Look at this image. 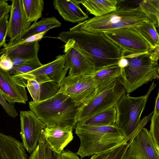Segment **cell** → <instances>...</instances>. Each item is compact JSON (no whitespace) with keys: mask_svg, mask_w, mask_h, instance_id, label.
Returning a JSON list of instances; mask_svg holds the SVG:
<instances>
[{"mask_svg":"<svg viewBox=\"0 0 159 159\" xmlns=\"http://www.w3.org/2000/svg\"><path fill=\"white\" fill-rule=\"evenodd\" d=\"M57 38L79 52L93 66L95 72L118 65L121 57V49L103 33L87 32L74 27L61 32Z\"/></svg>","mask_w":159,"mask_h":159,"instance_id":"obj_1","label":"cell"},{"mask_svg":"<svg viewBox=\"0 0 159 159\" xmlns=\"http://www.w3.org/2000/svg\"><path fill=\"white\" fill-rule=\"evenodd\" d=\"M29 108L48 127L70 126L75 129L79 112L83 107L61 93L42 101L29 102Z\"/></svg>","mask_w":159,"mask_h":159,"instance_id":"obj_2","label":"cell"},{"mask_svg":"<svg viewBox=\"0 0 159 159\" xmlns=\"http://www.w3.org/2000/svg\"><path fill=\"white\" fill-rule=\"evenodd\" d=\"M75 133L80 142L76 154L81 159L126 143L131 139L124 136L115 125L96 126L78 123Z\"/></svg>","mask_w":159,"mask_h":159,"instance_id":"obj_3","label":"cell"},{"mask_svg":"<svg viewBox=\"0 0 159 159\" xmlns=\"http://www.w3.org/2000/svg\"><path fill=\"white\" fill-rule=\"evenodd\" d=\"M159 48L139 54H130L122 51L121 57H125L128 64L121 68V74L117 80L127 93L153 79H158Z\"/></svg>","mask_w":159,"mask_h":159,"instance_id":"obj_4","label":"cell"},{"mask_svg":"<svg viewBox=\"0 0 159 159\" xmlns=\"http://www.w3.org/2000/svg\"><path fill=\"white\" fill-rule=\"evenodd\" d=\"M156 85L153 81L147 93L140 97H131L125 93L116 104L115 125L125 137L130 139L134 137L151 120L153 111L141 120L140 117L148 97Z\"/></svg>","mask_w":159,"mask_h":159,"instance_id":"obj_5","label":"cell"},{"mask_svg":"<svg viewBox=\"0 0 159 159\" xmlns=\"http://www.w3.org/2000/svg\"><path fill=\"white\" fill-rule=\"evenodd\" d=\"M148 18L140 7H123L104 16L94 17L75 26L86 32L103 33L121 28L134 27Z\"/></svg>","mask_w":159,"mask_h":159,"instance_id":"obj_6","label":"cell"},{"mask_svg":"<svg viewBox=\"0 0 159 159\" xmlns=\"http://www.w3.org/2000/svg\"><path fill=\"white\" fill-rule=\"evenodd\" d=\"M124 87L117 79L114 83L103 91L97 94L79 111L77 122L84 120L108 108L115 107L125 93Z\"/></svg>","mask_w":159,"mask_h":159,"instance_id":"obj_7","label":"cell"},{"mask_svg":"<svg viewBox=\"0 0 159 159\" xmlns=\"http://www.w3.org/2000/svg\"><path fill=\"white\" fill-rule=\"evenodd\" d=\"M57 93H64L80 105L84 106L97 94L92 75H80L65 77Z\"/></svg>","mask_w":159,"mask_h":159,"instance_id":"obj_8","label":"cell"},{"mask_svg":"<svg viewBox=\"0 0 159 159\" xmlns=\"http://www.w3.org/2000/svg\"><path fill=\"white\" fill-rule=\"evenodd\" d=\"M65 59L64 54L59 55L53 61L12 80L19 86L25 88L29 80H34L39 83L53 81L59 85L67 72L64 70Z\"/></svg>","mask_w":159,"mask_h":159,"instance_id":"obj_9","label":"cell"},{"mask_svg":"<svg viewBox=\"0 0 159 159\" xmlns=\"http://www.w3.org/2000/svg\"><path fill=\"white\" fill-rule=\"evenodd\" d=\"M103 33L122 51L130 54L143 53L151 49L148 43L132 27L108 31Z\"/></svg>","mask_w":159,"mask_h":159,"instance_id":"obj_10","label":"cell"},{"mask_svg":"<svg viewBox=\"0 0 159 159\" xmlns=\"http://www.w3.org/2000/svg\"><path fill=\"white\" fill-rule=\"evenodd\" d=\"M20 116L22 143L25 150L30 153L37 147L46 126L31 110L20 111Z\"/></svg>","mask_w":159,"mask_h":159,"instance_id":"obj_11","label":"cell"},{"mask_svg":"<svg viewBox=\"0 0 159 159\" xmlns=\"http://www.w3.org/2000/svg\"><path fill=\"white\" fill-rule=\"evenodd\" d=\"M122 159H159V151L146 128H143L130 139Z\"/></svg>","mask_w":159,"mask_h":159,"instance_id":"obj_12","label":"cell"},{"mask_svg":"<svg viewBox=\"0 0 159 159\" xmlns=\"http://www.w3.org/2000/svg\"><path fill=\"white\" fill-rule=\"evenodd\" d=\"M8 21L9 43L19 41L26 30L30 26L23 9L22 0H13L11 5Z\"/></svg>","mask_w":159,"mask_h":159,"instance_id":"obj_13","label":"cell"},{"mask_svg":"<svg viewBox=\"0 0 159 159\" xmlns=\"http://www.w3.org/2000/svg\"><path fill=\"white\" fill-rule=\"evenodd\" d=\"M64 48V70L67 71L70 69L68 76L92 75L95 72L93 66L77 50L67 43Z\"/></svg>","mask_w":159,"mask_h":159,"instance_id":"obj_14","label":"cell"},{"mask_svg":"<svg viewBox=\"0 0 159 159\" xmlns=\"http://www.w3.org/2000/svg\"><path fill=\"white\" fill-rule=\"evenodd\" d=\"M73 129L69 126L46 127L42 133L46 146L60 154L64 148L73 140Z\"/></svg>","mask_w":159,"mask_h":159,"instance_id":"obj_15","label":"cell"},{"mask_svg":"<svg viewBox=\"0 0 159 159\" xmlns=\"http://www.w3.org/2000/svg\"><path fill=\"white\" fill-rule=\"evenodd\" d=\"M0 92L8 103L26 104L28 101L25 87L19 86L12 80L8 71L0 67Z\"/></svg>","mask_w":159,"mask_h":159,"instance_id":"obj_16","label":"cell"},{"mask_svg":"<svg viewBox=\"0 0 159 159\" xmlns=\"http://www.w3.org/2000/svg\"><path fill=\"white\" fill-rule=\"evenodd\" d=\"M79 0H54L53 5L64 19L72 23L85 21L88 15L81 9Z\"/></svg>","mask_w":159,"mask_h":159,"instance_id":"obj_17","label":"cell"},{"mask_svg":"<svg viewBox=\"0 0 159 159\" xmlns=\"http://www.w3.org/2000/svg\"><path fill=\"white\" fill-rule=\"evenodd\" d=\"M22 143L0 132V159H28Z\"/></svg>","mask_w":159,"mask_h":159,"instance_id":"obj_18","label":"cell"},{"mask_svg":"<svg viewBox=\"0 0 159 159\" xmlns=\"http://www.w3.org/2000/svg\"><path fill=\"white\" fill-rule=\"evenodd\" d=\"M26 87L33 99L38 102L44 101L54 96L59 89V84L54 82L39 83L34 80L27 81Z\"/></svg>","mask_w":159,"mask_h":159,"instance_id":"obj_19","label":"cell"},{"mask_svg":"<svg viewBox=\"0 0 159 159\" xmlns=\"http://www.w3.org/2000/svg\"><path fill=\"white\" fill-rule=\"evenodd\" d=\"M121 74V68L118 65H111L96 71L92 75L97 93L107 89L113 84Z\"/></svg>","mask_w":159,"mask_h":159,"instance_id":"obj_20","label":"cell"},{"mask_svg":"<svg viewBox=\"0 0 159 159\" xmlns=\"http://www.w3.org/2000/svg\"><path fill=\"white\" fill-rule=\"evenodd\" d=\"M90 14L99 17L116 11L118 1L116 0H80Z\"/></svg>","mask_w":159,"mask_h":159,"instance_id":"obj_21","label":"cell"},{"mask_svg":"<svg viewBox=\"0 0 159 159\" xmlns=\"http://www.w3.org/2000/svg\"><path fill=\"white\" fill-rule=\"evenodd\" d=\"M39 48L38 41L31 42L6 49L2 48L0 49V56L5 54L11 59L18 57L26 56L36 60L38 58Z\"/></svg>","mask_w":159,"mask_h":159,"instance_id":"obj_22","label":"cell"},{"mask_svg":"<svg viewBox=\"0 0 159 159\" xmlns=\"http://www.w3.org/2000/svg\"><path fill=\"white\" fill-rule=\"evenodd\" d=\"M138 32L148 43L151 49L159 47V35L154 24L147 18L138 25L132 27Z\"/></svg>","mask_w":159,"mask_h":159,"instance_id":"obj_23","label":"cell"},{"mask_svg":"<svg viewBox=\"0 0 159 159\" xmlns=\"http://www.w3.org/2000/svg\"><path fill=\"white\" fill-rule=\"evenodd\" d=\"M61 26V23L55 17L43 18L39 21L34 22L26 30L21 40L34 34L48 31L52 28Z\"/></svg>","mask_w":159,"mask_h":159,"instance_id":"obj_24","label":"cell"},{"mask_svg":"<svg viewBox=\"0 0 159 159\" xmlns=\"http://www.w3.org/2000/svg\"><path fill=\"white\" fill-rule=\"evenodd\" d=\"M116 112L115 107L108 108L80 122L83 124L96 126L115 125Z\"/></svg>","mask_w":159,"mask_h":159,"instance_id":"obj_25","label":"cell"},{"mask_svg":"<svg viewBox=\"0 0 159 159\" xmlns=\"http://www.w3.org/2000/svg\"><path fill=\"white\" fill-rule=\"evenodd\" d=\"M28 22H36L42 16L44 2L43 0H22Z\"/></svg>","mask_w":159,"mask_h":159,"instance_id":"obj_26","label":"cell"},{"mask_svg":"<svg viewBox=\"0 0 159 159\" xmlns=\"http://www.w3.org/2000/svg\"><path fill=\"white\" fill-rule=\"evenodd\" d=\"M148 18L159 27V0H147L142 1L139 6Z\"/></svg>","mask_w":159,"mask_h":159,"instance_id":"obj_27","label":"cell"},{"mask_svg":"<svg viewBox=\"0 0 159 159\" xmlns=\"http://www.w3.org/2000/svg\"><path fill=\"white\" fill-rule=\"evenodd\" d=\"M126 143L121 145L105 151L92 155L90 159H122L129 147L130 139Z\"/></svg>","mask_w":159,"mask_h":159,"instance_id":"obj_28","label":"cell"},{"mask_svg":"<svg viewBox=\"0 0 159 159\" xmlns=\"http://www.w3.org/2000/svg\"><path fill=\"white\" fill-rule=\"evenodd\" d=\"M39 59L16 66L9 71L12 79L35 70L43 66Z\"/></svg>","mask_w":159,"mask_h":159,"instance_id":"obj_29","label":"cell"},{"mask_svg":"<svg viewBox=\"0 0 159 159\" xmlns=\"http://www.w3.org/2000/svg\"><path fill=\"white\" fill-rule=\"evenodd\" d=\"M153 113L150 120L149 132L157 151H159V113L154 111Z\"/></svg>","mask_w":159,"mask_h":159,"instance_id":"obj_30","label":"cell"},{"mask_svg":"<svg viewBox=\"0 0 159 159\" xmlns=\"http://www.w3.org/2000/svg\"><path fill=\"white\" fill-rule=\"evenodd\" d=\"M29 159H46L45 141L41 135L38 144L29 157Z\"/></svg>","mask_w":159,"mask_h":159,"instance_id":"obj_31","label":"cell"},{"mask_svg":"<svg viewBox=\"0 0 159 159\" xmlns=\"http://www.w3.org/2000/svg\"><path fill=\"white\" fill-rule=\"evenodd\" d=\"M48 31L34 34L19 41H13L11 43H8L3 46V48L6 49L13 47L20 44L40 41L45 35Z\"/></svg>","mask_w":159,"mask_h":159,"instance_id":"obj_32","label":"cell"},{"mask_svg":"<svg viewBox=\"0 0 159 159\" xmlns=\"http://www.w3.org/2000/svg\"><path fill=\"white\" fill-rule=\"evenodd\" d=\"M9 14L0 20V48L7 43L6 39L7 36Z\"/></svg>","mask_w":159,"mask_h":159,"instance_id":"obj_33","label":"cell"},{"mask_svg":"<svg viewBox=\"0 0 159 159\" xmlns=\"http://www.w3.org/2000/svg\"><path fill=\"white\" fill-rule=\"evenodd\" d=\"M0 104L6 113L10 116L14 118L18 116V112L15 109L14 105L8 103L4 99L0 92Z\"/></svg>","mask_w":159,"mask_h":159,"instance_id":"obj_34","label":"cell"},{"mask_svg":"<svg viewBox=\"0 0 159 159\" xmlns=\"http://www.w3.org/2000/svg\"><path fill=\"white\" fill-rule=\"evenodd\" d=\"M13 67L11 59L5 54L0 56V67L3 70L9 71Z\"/></svg>","mask_w":159,"mask_h":159,"instance_id":"obj_35","label":"cell"},{"mask_svg":"<svg viewBox=\"0 0 159 159\" xmlns=\"http://www.w3.org/2000/svg\"><path fill=\"white\" fill-rule=\"evenodd\" d=\"M5 0L0 3V20L10 12L11 6Z\"/></svg>","mask_w":159,"mask_h":159,"instance_id":"obj_36","label":"cell"},{"mask_svg":"<svg viewBox=\"0 0 159 159\" xmlns=\"http://www.w3.org/2000/svg\"><path fill=\"white\" fill-rule=\"evenodd\" d=\"M60 159H81L76 153L69 150H63L60 154Z\"/></svg>","mask_w":159,"mask_h":159,"instance_id":"obj_37","label":"cell"},{"mask_svg":"<svg viewBox=\"0 0 159 159\" xmlns=\"http://www.w3.org/2000/svg\"><path fill=\"white\" fill-rule=\"evenodd\" d=\"M60 154L46 146V159H60Z\"/></svg>","mask_w":159,"mask_h":159,"instance_id":"obj_38","label":"cell"},{"mask_svg":"<svg viewBox=\"0 0 159 159\" xmlns=\"http://www.w3.org/2000/svg\"><path fill=\"white\" fill-rule=\"evenodd\" d=\"M128 64L127 60L124 57H121L118 62V65L121 68L125 67Z\"/></svg>","mask_w":159,"mask_h":159,"instance_id":"obj_39","label":"cell"},{"mask_svg":"<svg viewBox=\"0 0 159 159\" xmlns=\"http://www.w3.org/2000/svg\"><path fill=\"white\" fill-rule=\"evenodd\" d=\"M159 113V93L158 91L157 96L156 98L155 104L154 111Z\"/></svg>","mask_w":159,"mask_h":159,"instance_id":"obj_40","label":"cell"},{"mask_svg":"<svg viewBox=\"0 0 159 159\" xmlns=\"http://www.w3.org/2000/svg\"><path fill=\"white\" fill-rule=\"evenodd\" d=\"M5 0H0V3L4 1Z\"/></svg>","mask_w":159,"mask_h":159,"instance_id":"obj_41","label":"cell"}]
</instances>
